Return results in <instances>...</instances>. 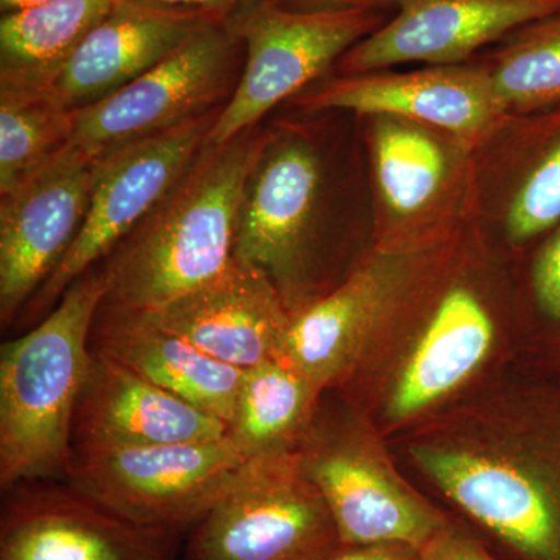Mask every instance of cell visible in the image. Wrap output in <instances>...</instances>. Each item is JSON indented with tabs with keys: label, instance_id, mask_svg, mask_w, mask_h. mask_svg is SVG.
<instances>
[{
	"label": "cell",
	"instance_id": "obj_27",
	"mask_svg": "<svg viewBox=\"0 0 560 560\" xmlns=\"http://www.w3.org/2000/svg\"><path fill=\"white\" fill-rule=\"evenodd\" d=\"M534 290L541 308L552 318L560 319V228L537 257Z\"/></svg>",
	"mask_w": 560,
	"mask_h": 560
},
{
	"label": "cell",
	"instance_id": "obj_32",
	"mask_svg": "<svg viewBox=\"0 0 560 560\" xmlns=\"http://www.w3.org/2000/svg\"><path fill=\"white\" fill-rule=\"evenodd\" d=\"M55 2V0H0V10L2 13L31 9V7L43 5V3Z\"/></svg>",
	"mask_w": 560,
	"mask_h": 560
},
{
	"label": "cell",
	"instance_id": "obj_20",
	"mask_svg": "<svg viewBox=\"0 0 560 560\" xmlns=\"http://www.w3.org/2000/svg\"><path fill=\"white\" fill-rule=\"evenodd\" d=\"M493 338L495 324L474 290L445 291L401 366L390 394V419L412 418L458 389L481 366Z\"/></svg>",
	"mask_w": 560,
	"mask_h": 560
},
{
	"label": "cell",
	"instance_id": "obj_5",
	"mask_svg": "<svg viewBox=\"0 0 560 560\" xmlns=\"http://www.w3.org/2000/svg\"><path fill=\"white\" fill-rule=\"evenodd\" d=\"M226 22L245 46L246 62L209 132V145H223L253 130L276 105L378 31L385 16L371 10L300 13L270 0H242L226 14Z\"/></svg>",
	"mask_w": 560,
	"mask_h": 560
},
{
	"label": "cell",
	"instance_id": "obj_21",
	"mask_svg": "<svg viewBox=\"0 0 560 560\" xmlns=\"http://www.w3.org/2000/svg\"><path fill=\"white\" fill-rule=\"evenodd\" d=\"M371 149L383 210L396 223H415L444 200L464 147L411 121L374 116Z\"/></svg>",
	"mask_w": 560,
	"mask_h": 560
},
{
	"label": "cell",
	"instance_id": "obj_28",
	"mask_svg": "<svg viewBox=\"0 0 560 560\" xmlns=\"http://www.w3.org/2000/svg\"><path fill=\"white\" fill-rule=\"evenodd\" d=\"M419 555L420 560H495L480 541L448 522Z\"/></svg>",
	"mask_w": 560,
	"mask_h": 560
},
{
	"label": "cell",
	"instance_id": "obj_26",
	"mask_svg": "<svg viewBox=\"0 0 560 560\" xmlns=\"http://www.w3.org/2000/svg\"><path fill=\"white\" fill-rule=\"evenodd\" d=\"M560 223V128L530 161L512 191L506 231L512 242H526Z\"/></svg>",
	"mask_w": 560,
	"mask_h": 560
},
{
	"label": "cell",
	"instance_id": "obj_4",
	"mask_svg": "<svg viewBox=\"0 0 560 560\" xmlns=\"http://www.w3.org/2000/svg\"><path fill=\"white\" fill-rule=\"evenodd\" d=\"M259 459L219 440L72 451L65 480L121 517L187 534L245 485Z\"/></svg>",
	"mask_w": 560,
	"mask_h": 560
},
{
	"label": "cell",
	"instance_id": "obj_9",
	"mask_svg": "<svg viewBox=\"0 0 560 560\" xmlns=\"http://www.w3.org/2000/svg\"><path fill=\"white\" fill-rule=\"evenodd\" d=\"M241 39L226 16L108 97L73 113L69 145L98 160L213 110L230 91Z\"/></svg>",
	"mask_w": 560,
	"mask_h": 560
},
{
	"label": "cell",
	"instance_id": "obj_6",
	"mask_svg": "<svg viewBox=\"0 0 560 560\" xmlns=\"http://www.w3.org/2000/svg\"><path fill=\"white\" fill-rule=\"evenodd\" d=\"M341 548L298 451L259 459L249 480L190 529L180 560H324Z\"/></svg>",
	"mask_w": 560,
	"mask_h": 560
},
{
	"label": "cell",
	"instance_id": "obj_2",
	"mask_svg": "<svg viewBox=\"0 0 560 560\" xmlns=\"http://www.w3.org/2000/svg\"><path fill=\"white\" fill-rule=\"evenodd\" d=\"M415 463L522 560H560V425L481 419L422 436Z\"/></svg>",
	"mask_w": 560,
	"mask_h": 560
},
{
	"label": "cell",
	"instance_id": "obj_24",
	"mask_svg": "<svg viewBox=\"0 0 560 560\" xmlns=\"http://www.w3.org/2000/svg\"><path fill=\"white\" fill-rule=\"evenodd\" d=\"M73 113L49 92L0 88V195H7L69 145Z\"/></svg>",
	"mask_w": 560,
	"mask_h": 560
},
{
	"label": "cell",
	"instance_id": "obj_25",
	"mask_svg": "<svg viewBox=\"0 0 560 560\" xmlns=\"http://www.w3.org/2000/svg\"><path fill=\"white\" fill-rule=\"evenodd\" d=\"M489 70L508 114L559 105L560 13L511 33Z\"/></svg>",
	"mask_w": 560,
	"mask_h": 560
},
{
	"label": "cell",
	"instance_id": "obj_13",
	"mask_svg": "<svg viewBox=\"0 0 560 560\" xmlns=\"http://www.w3.org/2000/svg\"><path fill=\"white\" fill-rule=\"evenodd\" d=\"M420 250H378L293 316L278 359L324 390L348 382L411 289Z\"/></svg>",
	"mask_w": 560,
	"mask_h": 560
},
{
	"label": "cell",
	"instance_id": "obj_17",
	"mask_svg": "<svg viewBox=\"0 0 560 560\" xmlns=\"http://www.w3.org/2000/svg\"><path fill=\"white\" fill-rule=\"evenodd\" d=\"M150 315L202 352L242 371L278 359L293 320L270 278L235 257L205 285Z\"/></svg>",
	"mask_w": 560,
	"mask_h": 560
},
{
	"label": "cell",
	"instance_id": "obj_29",
	"mask_svg": "<svg viewBox=\"0 0 560 560\" xmlns=\"http://www.w3.org/2000/svg\"><path fill=\"white\" fill-rule=\"evenodd\" d=\"M283 10L300 13H337V11L396 10L397 0H270Z\"/></svg>",
	"mask_w": 560,
	"mask_h": 560
},
{
	"label": "cell",
	"instance_id": "obj_31",
	"mask_svg": "<svg viewBox=\"0 0 560 560\" xmlns=\"http://www.w3.org/2000/svg\"><path fill=\"white\" fill-rule=\"evenodd\" d=\"M162 5L180 7V9L205 10L210 13L228 14L242 0H151Z\"/></svg>",
	"mask_w": 560,
	"mask_h": 560
},
{
	"label": "cell",
	"instance_id": "obj_8",
	"mask_svg": "<svg viewBox=\"0 0 560 560\" xmlns=\"http://www.w3.org/2000/svg\"><path fill=\"white\" fill-rule=\"evenodd\" d=\"M220 109L98 158L90 208L72 246L31 300L28 316L58 304L66 290L145 219L208 143Z\"/></svg>",
	"mask_w": 560,
	"mask_h": 560
},
{
	"label": "cell",
	"instance_id": "obj_18",
	"mask_svg": "<svg viewBox=\"0 0 560 560\" xmlns=\"http://www.w3.org/2000/svg\"><path fill=\"white\" fill-rule=\"evenodd\" d=\"M224 420L92 350L73 416L72 451L219 440Z\"/></svg>",
	"mask_w": 560,
	"mask_h": 560
},
{
	"label": "cell",
	"instance_id": "obj_22",
	"mask_svg": "<svg viewBox=\"0 0 560 560\" xmlns=\"http://www.w3.org/2000/svg\"><path fill=\"white\" fill-rule=\"evenodd\" d=\"M117 0H55L0 21V88L49 92L81 40Z\"/></svg>",
	"mask_w": 560,
	"mask_h": 560
},
{
	"label": "cell",
	"instance_id": "obj_1",
	"mask_svg": "<svg viewBox=\"0 0 560 560\" xmlns=\"http://www.w3.org/2000/svg\"><path fill=\"white\" fill-rule=\"evenodd\" d=\"M267 136L243 132L209 145L106 257L103 304L160 311L219 276L234 257L246 180Z\"/></svg>",
	"mask_w": 560,
	"mask_h": 560
},
{
	"label": "cell",
	"instance_id": "obj_7",
	"mask_svg": "<svg viewBox=\"0 0 560 560\" xmlns=\"http://www.w3.org/2000/svg\"><path fill=\"white\" fill-rule=\"evenodd\" d=\"M300 455L342 548L396 544L420 550L447 525L440 511L394 475L353 420L320 415L318 408Z\"/></svg>",
	"mask_w": 560,
	"mask_h": 560
},
{
	"label": "cell",
	"instance_id": "obj_16",
	"mask_svg": "<svg viewBox=\"0 0 560 560\" xmlns=\"http://www.w3.org/2000/svg\"><path fill=\"white\" fill-rule=\"evenodd\" d=\"M226 14L117 0L81 40L49 94L70 110L103 101L179 49L210 22Z\"/></svg>",
	"mask_w": 560,
	"mask_h": 560
},
{
	"label": "cell",
	"instance_id": "obj_12",
	"mask_svg": "<svg viewBox=\"0 0 560 560\" xmlns=\"http://www.w3.org/2000/svg\"><path fill=\"white\" fill-rule=\"evenodd\" d=\"M97 160L66 147L0 195V323L9 327L65 259L81 230Z\"/></svg>",
	"mask_w": 560,
	"mask_h": 560
},
{
	"label": "cell",
	"instance_id": "obj_3",
	"mask_svg": "<svg viewBox=\"0 0 560 560\" xmlns=\"http://www.w3.org/2000/svg\"><path fill=\"white\" fill-rule=\"evenodd\" d=\"M108 283L84 272L54 311L0 350V486L65 480L73 416L90 374L91 334Z\"/></svg>",
	"mask_w": 560,
	"mask_h": 560
},
{
	"label": "cell",
	"instance_id": "obj_11",
	"mask_svg": "<svg viewBox=\"0 0 560 560\" xmlns=\"http://www.w3.org/2000/svg\"><path fill=\"white\" fill-rule=\"evenodd\" d=\"M0 560H180L184 534L121 517L66 480L2 489Z\"/></svg>",
	"mask_w": 560,
	"mask_h": 560
},
{
	"label": "cell",
	"instance_id": "obj_10",
	"mask_svg": "<svg viewBox=\"0 0 560 560\" xmlns=\"http://www.w3.org/2000/svg\"><path fill=\"white\" fill-rule=\"evenodd\" d=\"M323 171L298 136H267L243 191L234 257L270 278L291 315L313 302L311 253Z\"/></svg>",
	"mask_w": 560,
	"mask_h": 560
},
{
	"label": "cell",
	"instance_id": "obj_19",
	"mask_svg": "<svg viewBox=\"0 0 560 560\" xmlns=\"http://www.w3.org/2000/svg\"><path fill=\"white\" fill-rule=\"evenodd\" d=\"M91 348L230 423L243 371L202 352L150 313L121 311L102 302Z\"/></svg>",
	"mask_w": 560,
	"mask_h": 560
},
{
	"label": "cell",
	"instance_id": "obj_14",
	"mask_svg": "<svg viewBox=\"0 0 560 560\" xmlns=\"http://www.w3.org/2000/svg\"><path fill=\"white\" fill-rule=\"evenodd\" d=\"M298 103L308 110L396 117L441 132L467 150L485 142L508 116L489 66H431L412 72L342 75L301 94Z\"/></svg>",
	"mask_w": 560,
	"mask_h": 560
},
{
	"label": "cell",
	"instance_id": "obj_15",
	"mask_svg": "<svg viewBox=\"0 0 560 560\" xmlns=\"http://www.w3.org/2000/svg\"><path fill=\"white\" fill-rule=\"evenodd\" d=\"M560 13V0H397L396 16L340 58L342 75L407 62L456 66L530 22Z\"/></svg>",
	"mask_w": 560,
	"mask_h": 560
},
{
	"label": "cell",
	"instance_id": "obj_23",
	"mask_svg": "<svg viewBox=\"0 0 560 560\" xmlns=\"http://www.w3.org/2000/svg\"><path fill=\"white\" fill-rule=\"evenodd\" d=\"M323 390L280 360L243 371L228 436L249 459L300 451Z\"/></svg>",
	"mask_w": 560,
	"mask_h": 560
},
{
	"label": "cell",
	"instance_id": "obj_30",
	"mask_svg": "<svg viewBox=\"0 0 560 560\" xmlns=\"http://www.w3.org/2000/svg\"><path fill=\"white\" fill-rule=\"evenodd\" d=\"M324 560H420L418 548L408 545L383 544L341 548Z\"/></svg>",
	"mask_w": 560,
	"mask_h": 560
}]
</instances>
